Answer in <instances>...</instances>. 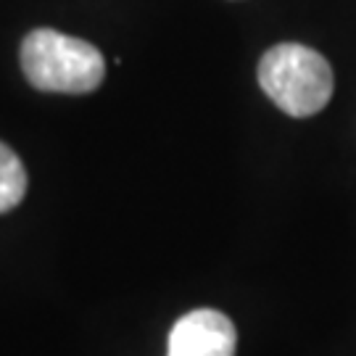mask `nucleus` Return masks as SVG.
Segmentation results:
<instances>
[{"label": "nucleus", "mask_w": 356, "mask_h": 356, "mask_svg": "<svg viewBox=\"0 0 356 356\" xmlns=\"http://www.w3.org/2000/svg\"><path fill=\"white\" fill-rule=\"evenodd\" d=\"M259 85L280 111L304 119L330 103L335 79L322 53L298 42H282L261 56Z\"/></svg>", "instance_id": "obj_1"}, {"label": "nucleus", "mask_w": 356, "mask_h": 356, "mask_svg": "<svg viewBox=\"0 0 356 356\" xmlns=\"http://www.w3.org/2000/svg\"><path fill=\"white\" fill-rule=\"evenodd\" d=\"M22 69L29 85L45 92H92L106 76L103 53L56 29H35L22 42Z\"/></svg>", "instance_id": "obj_2"}, {"label": "nucleus", "mask_w": 356, "mask_h": 356, "mask_svg": "<svg viewBox=\"0 0 356 356\" xmlns=\"http://www.w3.org/2000/svg\"><path fill=\"white\" fill-rule=\"evenodd\" d=\"M238 332L227 314L216 309H195L169 332L166 356H235Z\"/></svg>", "instance_id": "obj_3"}, {"label": "nucleus", "mask_w": 356, "mask_h": 356, "mask_svg": "<svg viewBox=\"0 0 356 356\" xmlns=\"http://www.w3.org/2000/svg\"><path fill=\"white\" fill-rule=\"evenodd\" d=\"M26 193V172L16 153L0 143V214L22 204Z\"/></svg>", "instance_id": "obj_4"}]
</instances>
